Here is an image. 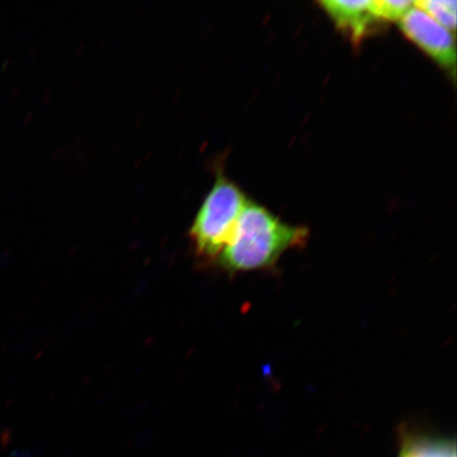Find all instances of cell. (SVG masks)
<instances>
[{"mask_svg":"<svg viewBox=\"0 0 457 457\" xmlns=\"http://www.w3.org/2000/svg\"><path fill=\"white\" fill-rule=\"evenodd\" d=\"M400 30L443 70L455 77L456 46L454 34L416 7L398 22Z\"/></svg>","mask_w":457,"mask_h":457,"instance_id":"3957f363","label":"cell"},{"mask_svg":"<svg viewBox=\"0 0 457 457\" xmlns=\"http://www.w3.org/2000/svg\"><path fill=\"white\" fill-rule=\"evenodd\" d=\"M414 3L422 12H425L439 25L455 34L457 11L455 0H420V2Z\"/></svg>","mask_w":457,"mask_h":457,"instance_id":"8992f818","label":"cell"},{"mask_svg":"<svg viewBox=\"0 0 457 457\" xmlns=\"http://www.w3.org/2000/svg\"><path fill=\"white\" fill-rule=\"evenodd\" d=\"M308 237L306 227L287 224L262 205L248 202L216 262L232 274L270 270L287 251L304 247Z\"/></svg>","mask_w":457,"mask_h":457,"instance_id":"6da1fadb","label":"cell"},{"mask_svg":"<svg viewBox=\"0 0 457 457\" xmlns=\"http://www.w3.org/2000/svg\"><path fill=\"white\" fill-rule=\"evenodd\" d=\"M247 203L241 188L221 173L217 176L190 228V238L199 259H219Z\"/></svg>","mask_w":457,"mask_h":457,"instance_id":"7a4b0ae2","label":"cell"},{"mask_svg":"<svg viewBox=\"0 0 457 457\" xmlns=\"http://www.w3.org/2000/svg\"><path fill=\"white\" fill-rule=\"evenodd\" d=\"M320 4L335 25L355 44L361 43L380 22L371 0H327Z\"/></svg>","mask_w":457,"mask_h":457,"instance_id":"277c9868","label":"cell"},{"mask_svg":"<svg viewBox=\"0 0 457 457\" xmlns=\"http://www.w3.org/2000/svg\"><path fill=\"white\" fill-rule=\"evenodd\" d=\"M374 12L380 21H400L414 7L410 0H373Z\"/></svg>","mask_w":457,"mask_h":457,"instance_id":"52a82bcc","label":"cell"},{"mask_svg":"<svg viewBox=\"0 0 457 457\" xmlns=\"http://www.w3.org/2000/svg\"><path fill=\"white\" fill-rule=\"evenodd\" d=\"M397 457H456L454 438L432 436L407 426L399 428Z\"/></svg>","mask_w":457,"mask_h":457,"instance_id":"5b68a950","label":"cell"}]
</instances>
